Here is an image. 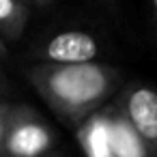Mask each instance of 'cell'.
Returning <instances> with one entry per match:
<instances>
[{
    "mask_svg": "<svg viewBox=\"0 0 157 157\" xmlns=\"http://www.w3.org/2000/svg\"><path fill=\"white\" fill-rule=\"evenodd\" d=\"M50 86L67 103H88L103 93L105 80L95 65H69L54 73Z\"/></svg>",
    "mask_w": 157,
    "mask_h": 157,
    "instance_id": "cell-1",
    "label": "cell"
},
{
    "mask_svg": "<svg viewBox=\"0 0 157 157\" xmlns=\"http://www.w3.org/2000/svg\"><path fill=\"white\" fill-rule=\"evenodd\" d=\"M48 54L58 63H88L97 54L95 41L84 33H65L52 39L48 45Z\"/></svg>",
    "mask_w": 157,
    "mask_h": 157,
    "instance_id": "cell-2",
    "label": "cell"
},
{
    "mask_svg": "<svg viewBox=\"0 0 157 157\" xmlns=\"http://www.w3.org/2000/svg\"><path fill=\"white\" fill-rule=\"evenodd\" d=\"M129 116L140 138L157 142V93L136 90L129 99Z\"/></svg>",
    "mask_w": 157,
    "mask_h": 157,
    "instance_id": "cell-3",
    "label": "cell"
},
{
    "mask_svg": "<svg viewBox=\"0 0 157 157\" xmlns=\"http://www.w3.org/2000/svg\"><path fill=\"white\" fill-rule=\"evenodd\" d=\"M48 146V133L39 125H22L9 138V151L15 157H35Z\"/></svg>",
    "mask_w": 157,
    "mask_h": 157,
    "instance_id": "cell-4",
    "label": "cell"
},
{
    "mask_svg": "<svg viewBox=\"0 0 157 157\" xmlns=\"http://www.w3.org/2000/svg\"><path fill=\"white\" fill-rule=\"evenodd\" d=\"M90 155L93 157H110V133L103 125H95L90 133Z\"/></svg>",
    "mask_w": 157,
    "mask_h": 157,
    "instance_id": "cell-5",
    "label": "cell"
},
{
    "mask_svg": "<svg viewBox=\"0 0 157 157\" xmlns=\"http://www.w3.org/2000/svg\"><path fill=\"white\" fill-rule=\"evenodd\" d=\"M114 142H116V151H118L121 157H138V142H136V138L131 136L129 129L116 127Z\"/></svg>",
    "mask_w": 157,
    "mask_h": 157,
    "instance_id": "cell-6",
    "label": "cell"
},
{
    "mask_svg": "<svg viewBox=\"0 0 157 157\" xmlns=\"http://www.w3.org/2000/svg\"><path fill=\"white\" fill-rule=\"evenodd\" d=\"M13 11V0H0V20L9 17Z\"/></svg>",
    "mask_w": 157,
    "mask_h": 157,
    "instance_id": "cell-7",
    "label": "cell"
},
{
    "mask_svg": "<svg viewBox=\"0 0 157 157\" xmlns=\"http://www.w3.org/2000/svg\"><path fill=\"white\" fill-rule=\"evenodd\" d=\"M155 9H157V0H155Z\"/></svg>",
    "mask_w": 157,
    "mask_h": 157,
    "instance_id": "cell-8",
    "label": "cell"
}]
</instances>
